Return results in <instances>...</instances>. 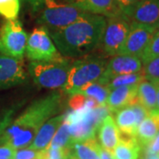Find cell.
Listing matches in <instances>:
<instances>
[{
	"mask_svg": "<svg viewBox=\"0 0 159 159\" xmlns=\"http://www.w3.org/2000/svg\"><path fill=\"white\" fill-rule=\"evenodd\" d=\"M159 132V111H149L148 116L137 126L135 139L142 148H145Z\"/></svg>",
	"mask_w": 159,
	"mask_h": 159,
	"instance_id": "cell-18",
	"label": "cell"
},
{
	"mask_svg": "<svg viewBox=\"0 0 159 159\" xmlns=\"http://www.w3.org/2000/svg\"><path fill=\"white\" fill-rule=\"evenodd\" d=\"M128 20L157 27L159 23V0H140L134 7Z\"/></svg>",
	"mask_w": 159,
	"mask_h": 159,
	"instance_id": "cell-14",
	"label": "cell"
},
{
	"mask_svg": "<svg viewBox=\"0 0 159 159\" xmlns=\"http://www.w3.org/2000/svg\"><path fill=\"white\" fill-rule=\"evenodd\" d=\"M98 139L102 148L111 152L119 141L120 133L111 114L102 119L98 127Z\"/></svg>",
	"mask_w": 159,
	"mask_h": 159,
	"instance_id": "cell-17",
	"label": "cell"
},
{
	"mask_svg": "<svg viewBox=\"0 0 159 159\" xmlns=\"http://www.w3.org/2000/svg\"><path fill=\"white\" fill-rule=\"evenodd\" d=\"M20 9V0H0V15L6 20L17 19Z\"/></svg>",
	"mask_w": 159,
	"mask_h": 159,
	"instance_id": "cell-27",
	"label": "cell"
},
{
	"mask_svg": "<svg viewBox=\"0 0 159 159\" xmlns=\"http://www.w3.org/2000/svg\"><path fill=\"white\" fill-rule=\"evenodd\" d=\"M107 60L104 57H89L72 63L68 78L63 90L71 95L88 83L97 81L105 70Z\"/></svg>",
	"mask_w": 159,
	"mask_h": 159,
	"instance_id": "cell-4",
	"label": "cell"
},
{
	"mask_svg": "<svg viewBox=\"0 0 159 159\" xmlns=\"http://www.w3.org/2000/svg\"><path fill=\"white\" fill-rule=\"evenodd\" d=\"M142 72L147 80L159 79V57L142 65Z\"/></svg>",
	"mask_w": 159,
	"mask_h": 159,
	"instance_id": "cell-30",
	"label": "cell"
},
{
	"mask_svg": "<svg viewBox=\"0 0 159 159\" xmlns=\"http://www.w3.org/2000/svg\"><path fill=\"white\" fill-rule=\"evenodd\" d=\"M27 80L22 59L0 54V90L20 85Z\"/></svg>",
	"mask_w": 159,
	"mask_h": 159,
	"instance_id": "cell-12",
	"label": "cell"
},
{
	"mask_svg": "<svg viewBox=\"0 0 159 159\" xmlns=\"http://www.w3.org/2000/svg\"><path fill=\"white\" fill-rule=\"evenodd\" d=\"M114 113H115L114 120L119 128V133L125 136L135 137L138 122L132 106L130 105L125 108L120 109Z\"/></svg>",
	"mask_w": 159,
	"mask_h": 159,
	"instance_id": "cell-21",
	"label": "cell"
},
{
	"mask_svg": "<svg viewBox=\"0 0 159 159\" xmlns=\"http://www.w3.org/2000/svg\"><path fill=\"white\" fill-rule=\"evenodd\" d=\"M142 71L141 58L130 55H116L112 56L107 62L105 70L97 80V82L107 86L110 80L119 75L135 74Z\"/></svg>",
	"mask_w": 159,
	"mask_h": 159,
	"instance_id": "cell-10",
	"label": "cell"
},
{
	"mask_svg": "<svg viewBox=\"0 0 159 159\" xmlns=\"http://www.w3.org/2000/svg\"><path fill=\"white\" fill-rule=\"evenodd\" d=\"M69 159H77V158H76V157H74V156H72V155H71V156H70V158Z\"/></svg>",
	"mask_w": 159,
	"mask_h": 159,
	"instance_id": "cell-39",
	"label": "cell"
},
{
	"mask_svg": "<svg viewBox=\"0 0 159 159\" xmlns=\"http://www.w3.org/2000/svg\"><path fill=\"white\" fill-rule=\"evenodd\" d=\"M142 147L135 137L125 136L120 134L119 141L111 151L113 159H139Z\"/></svg>",
	"mask_w": 159,
	"mask_h": 159,
	"instance_id": "cell-19",
	"label": "cell"
},
{
	"mask_svg": "<svg viewBox=\"0 0 159 159\" xmlns=\"http://www.w3.org/2000/svg\"><path fill=\"white\" fill-rule=\"evenodd\" d=\"M145 159H159V154L158 155H153V156H148V157H146Z\"/></svg>",
	"mask_w": 159,
	"mask_h": 159,
	"instance_id": "cell-38",
	"label": "cell"
},
{
	"mask_svg": "<svg viewBox=\"0 0 159 159\" xmlns=\"http://www.w3.org/2000/svg\"><path fill=\"white\" fill-rule=\"evenodd\" d=\"M38 22L48 30L65 28L81 17L85 11L58 0H44Z\"/></svg>",
	"mask_w": 159,
	"mask_h": 159,
	"instance_id": "cell-6",
	"label": "cell"
},
{
	"mask_svg": "<svg viewBox=\"0 0 159 159\" xmlns=\"http://www.w3.org/2000/svg\"><path fill=\"white\" fill-rule=\"evenodd\" d=\"M15 148L9 145H5L0 147V159H12L15 153Z\"/></svg>",
	"mask_w": 159,
	"mask_h": 159,
	"instance_id": "cell-34",
	"label": "cell"
},
{
	"mask_svg": "<svg viewBox=\"0 0 159 159\" xmlns=\"http://www.w3.org/2000/svg\"><path fill=\"white\" fill-rule=\"evenodd\" d=\"M129 29L130 21L123 15L106 19V26L100 44L105 54L111 57L119 55L124 46Z\"/></svg>",
	"mask_w": 159,
	"mask_h": 159,
	"instance_id": "cell-9",
	"label": "cell"
},
{
	"mask_svg": "<svg viewBox=\"0 0 159 159\" xmlns=\"http://www.w3.org/2000/svg\"><path fill=\"white\" fill-rule=\"evenodd\" d=\"M26 1L29 2V4L31 6L34 11L41 10L43 6V3H44V0H26Z\"/></svg>",
	"mask_w": 159,
	"mask_h": 159,
	"instance_id": "cell-35",
	"label": "cell"
},
{
	"mask_svg": "<svg viewBox=\"0 0 159 159\" xmlns=\"http://www.w3.org/2000/svg\"><path fill=\"white\" fill-rule=\"evenodd\" d=\"M145 149V156H153L159 154V132L157 135L154 137V139L148 143V145L144 148Z\"/></svg>",
	"mask_w": 159,
	"mask_h": 159,
	"instance_id": "cell-33",
	"label": "cell"
},
{
	"mask_svg": "<svg viewBox=\"0 0 159 159\" xmlns=\"http://www.w3.org/2000/svg\"><path fill=\"white\" fill-rule=\"evenodd\" d=\"M25 54L31 61H48L61 56L44 26L35 28L32 31L28 38Z\"/></svg>",
	"mask_w": 159,
	"mask_h": 159,
	"instance_id": "cell-8",
	"label": "cell"
},
{
	"mask_svg": "<svg viewBox=\"0 0 159 159\" xmlns=\"http://www.w3.org/2000/svg\"><path fill=\"white\" fill-rule=\"evenodd\" d=\"M137 85L122 86L110 90L106 107L110 111L116 112L119 110L130 106L137 102Z\"/></svg>",
	"mask_w": 159,
	"mask_h": 159,
	"instance_id": "cell-15",
	"label": "cell"
},
{
	"mask_svg": "<svg viewBox=\"0 0 159 159\" xmlns=\"http://www.w3.org/2000/svg\"><path fill=\"white\" fill-rule=\"evenodd\" d=\"M69 148L71 155L77 159H100L101 145L96 137L73 142Z\"/></svg>",
	"mask_w": 159,
	"mask_h": 159,
	"instance_id": "cell-20",
	"label": "cell"
},
{
	"mask_svg": "<svg viewBox=\"0 0 159 159\" xmlns=\"http://www.w3.org/2000/svg\"><path fill=\"white\" fill-rule=\"evenodd\" d=\"M108 114L110 111L106 106H100L89 111H74L65 116V119L69 123L71 143L95 138L102 120Z\"/></svg>",
	"mask_w": 159,
	"mask_h": 159,
	"instance_id": "cell-5",
	"label": "cell"
},
{
	"mask_svg": "<svg viewBox=\"0 0 159 159\" xmlns=\"http://www.w3.org/2000/svg\"><path fill=\"white\" fill-rule=\"evenodd\" d=\"M157 57H159V29L155 32L140 58L142 65H144Z\"/></svg>",
	"mask_w": 159,
	"mask_h": 159,
	"instance_id": "cell-26",
	"label": "cell"
},
{
	"mask_svg": "<svg viewBox=\"0 0 159 159\" xmlns=\"http://www.w3.org/2000/svg\"><path fill=\"white\" fill-rule=\"evenodd\" d=\"M140 0H116L122 14L127 19L133 11L134 7L135 6V5Z\"/></svg>",
	"mask_w": 159,
	"mask_h": 159,
	"instance_id": "cell-32",
	"label": "cell"
},
{
	"mask_svg": "<svg viewBox=\"0 0 159 159\" xmlns=\"http://www.w3.org/2000/svg\"><path fill=\"white\" fill-rule=\"evenodd\" d=\"M58 1H61V2H66V3H67L69 0H58Z\"/></svg>",
	"mask_w": 159,
	"mask_h": 159,
	"instance_id": "cell-40",
	"label": "cell"
},
{
	"mask_svg": "<svg viewBox=\"0 0 159 159\" xmlns=\"http://www.w3.org/2000/svg\"><path fill=\"white\" fill-rule=\"evenodd\" d=\"M67 3L85 12L105 18L123 15L116 0H69Z\"/></svg>",
	"mask_w": 159,
	"mask_h": 159,
	"instance_id": "cell-13",
	"label": "cell"
},
{
	"mask_svg": "<svg viewBox=\"0 0 159 159\" xmlns=\"http://www.w3.org/2000/svg\"><path fill=\"white\" fill-rule=\"evenodd\" d=\"M105 26V17L85 12L68 26L49 30V33L63 57L77 58L85 57L100 46Z\"/></svg>",
	"mask_w": 159,
	"mask_h": 159,
	"instance_id": "cell-1",
	"label": "cell"
},
{
	"mask_svg": "<svg viewBox=\"0 0 159 159\" xmlns=\"http://www.w3.org/2000/svg\"><path fill=\"white\" fill-rule=\"evenodd\" d=\"M150 81H152V83L155 86V89H156V92H157V109L159 111V79L150 80Z\"/></svg>",
	"mask_w": 159,
	"mask_h": 159,
	"instance_id": "cell-36",
	"label": "cell"
},
{
	"mask_svg": "<svg viewBox=\"0 0 159 159\" xmlns=\"http://www.w3.org/2000/svg\"><path fill=\"white\" fill-rule=\"evenodd\" d=\"M71 156L69 148H51L38 151L37 159H69Z\"/></svg>",
	"mask_w": 159,
	"mask_h": 159,
	"instance_id": "cell-28",
	"label": "cell"
},
{
	"mask_svg": "<svg viewBox=\"0 0 159 159\" xmlns=\"http://www.w3.org/2000/svg\"><path fill=\"white\" fill-rule=\"evenodd\" d=\"M157 29H159V23H158V26H157Z\"/></svg>",
	"mask_w": 159,
	"mask_h": 159,
	"instance_id": "cell-41",
	"label": "cell"
},
{
	"mask_svg": "<svg viewBox=\"0 0 159 159\" xmlns=\"http://www.w3.org/2000/svg\"><path fill=\"white\" fill-rule=\"evenodd\" d=\"M145 79H146L145 75L142 71L140 73H135V74L119 75L117 77H114L113 79L110 80V82L107 84V88L110 90H111L113 89L122 87V86L137 85Z\"/></svg>",
	"mask_w": 159,
	"mask_h": 159,
	"instance_id": "cell-25",
	"label": "cell"
},
{
	"mask_svg": "<svg viewBox=\"0 0 159 159\" xmlns=\"http://www.w3.org/2000/svg\"><path fill=\"white\" fill-rule=\"evenodd\" d=\"M28 38L20 20H7L0 29V54L23 59Z\"/></svg>",
	"mask_w": 159,
	"mask_h": 159,
	"instance_id": "cell-7",
	"label": "cell"
},
{
	"mask_svg": "<svg viewBox=\"0 0 159 159\" xmlns=\"http://www.w3.org/2000/svg\"><path fill=\"white\" fill-rule=\"evenodd\" d=\"M110 89L107 86L102 85L97 81L88 83L73 92L71 95L78 94L94 99L99 106H106V100L108 97Z\"/></svg>",
	"mask_w": 159,
	"mask_h": 159,
	"instance_id": "cell-23",
	"label": "cell"
},
{
	"mask_svg": "<svg viewBox=\"0 0 159 159\" xmlns=\"http://www.w3.org/2000/svg\"><path fill=\"white\" fill-rule=\"evenodd\" d=\"M61 102L59 92L35 100L6 129L2 142L15 149L29 147L41 126L60 111Z\"/></svg>",
	"mask_w": 159,
	"mask_h": 159,
	"instance_id": "cell-2",
	"label": "cell"
},
{
	"mask_svg": "<svg viewBox=\"0 0 159 159\" xmlns=\"http://www.w3.org/2000/svg\"><path fill=\"white\" fill-rule=\"evenodd\" d=\"M100 159H113L111 152L104 149L101 147L100 148Z\"/></svg>",
	"mask_w": 159,
	"mask_h": 159,
	"instance_id": "cell-37",
	"label": "cell"
},
{
	"mask_svg": "<svg viewBox=\"0 0 159 159\" xmlns=\"http://www.w3.org/2000/svg\"><path fill=\"white\" fill-rule=\"evenodd\" d=\"M70 58L63 57L48 61H31L29 74L34 83L44 89H63L72 66Z\"/></svg>",
	"mask_w": 159,
	"mask_h": 159,
	"instance_id": "cell-3",
	"label": "cell"
},
{
	"mask_svg": "<svg viewBox=\"0 0 159 159\" xmlns=\"http://www.w3.org/2000/svg\"><path fill=\"white\" fill-rule=\"evenodd\" d=\"M71 145V134L69 123L64 119L63 123L58 127L55 135L51 140L49 147L51 148H69Z\"/></svg>",
	"mask_w": 159,
	"mask_h": 159,
	"instance_id": "cell-24",
	"label": "cell"
},
{
	"mask_svg": "<svg viewBox=\"0 0 159 159\" xmlns=\"http://www.w3.org/2000/svg\"><path fill=\"white\" fill-rule=\"evenodd\" d=\"M38 157V151L29 147L19 148L15 150L12 159H35Z\"/></svg>",
	"mask_w": 159,
	"mask_h": 159,
	"instance_id": "cell-31",
	"label": "cell"
},
{
	"mask_svg": "<svg viewBox=\"0 0 159 159\" xmlns=\"http://www.w3.org/2000/svg\"><path fill=\"white\" fill-rule=\"evenodd\" d=\"M137 102L148 111L157 109V92L152 81L145 79L137 86Z\"/></svg>",
	"mask_w": 159,
	"mask_h": 159,
	"instance_id": "cell-22",
	"label": "cell"
},
{
	"mask_svg": "<svg viewBox=\"0 0 159 159\" xmlns=\"http://www.w3.org/2000/svg\"><path fill=\"white\" fill-rule=\"evenodd\" d=\"M65 115H57L53 118L48 119L43 125L41 126L33 142L29 147L34 150H43L49 147L53 136L55 135L58 127L63 123Z\"/></svg>",
	"mask_w": 159,
	"mask_h": 159,
	"instance_id": "cell-16",
	"label": "cell"
},
{
	"mask_svg": "<svg viewBox=\"0 0 159 159\" xmlns=\"http://www.w3.org/2000/svg\"><path fill=\"white\" fill-rule=\"evenodd\" d=\"M157 30V27L130 22L129 32L119 55H130L140 57Z\"/></svg>",
	"mask_w": 159,
	"mask_h": 159,
	"instance_id": "cell-11",
	"label": "cell"
},
{
	"mask_svg": "<svg viewBox=\"0 0 159 159\" xmlns=\"http://www.w3.org/2000/svg\"><path fill=\"white\" fill-rule=\"evenodd\" d=\"M20 104H15L9 108L0 110V134H2L7 128V126L10 125L13 115L20 108Z\"/></svg>",
	"mask_w": 159,
	"mask_h": 159,
	"instance_id": "cell-29",
	"label": "cell"
}]
</instances>
